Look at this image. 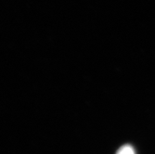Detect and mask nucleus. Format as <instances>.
Wrapping results in <instances>:
<instances>
[{
  "mask_svg": "<svg viewBox=\"0 0 155 154\" xmlns=\"http://www.w3.org/2000/svg\"><path fill=\"white\" fill-rule=\"evenodd\" d=\"M116 154H136V152L132 146L124 145L117 150Z\"/></svg>",
  "mask_w": 155,
  "mask_h": 154,
  "instance_id": "f257e3e1",
  "label": "nucleus"
}]
</instances>
